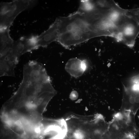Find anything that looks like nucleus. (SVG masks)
<instances>
[{
    "instance_id": "4",
    "label": "nucleus",
    "mask_w": 139,
    "mask_h": 139,
    "mask_svg": "<svg viewBox=\"0 0 139 139\" xmlns=\"http://www.w3.org/2000/svg\"><path fill=\"white\" fill-rule=\"evenodd\" d=\"M120 110L128 111L135 115L139 109V92L126 89Z\"/></svg>"
},
{
    "instance_id": "2",
    "label": "nucleus",
    "mask_w": 139,
    "mask_h": 139,
    "mask_svg": "<svg viewBox=\"0 0 139 139\" xmlns=\"http://www.w3.org/2000/svg\"><path fill=\"white\" fill-rule=\"evenodd\" d=\"M36 1L14 0L0 4V30H10L14 20L21 13L33 7Z\"/></svg>"
},
{
    "instance_id": "7",
    "label": "nucleus",
    "mask_w": 139,
    "mask_h": 139,
    "mask_svg": "<svg viewBox=\"0 0 139 139\" xmlns=\"http://www.w3.org/2000/svg\"><path fill=\"white\" fill-rule=\"evenodd\" d=\"M126 14L132 17L139 24V7L127 10Z\"/></svg>"
},
{
    "instance_id": "6",
    "label": "nucleus",
    "mask_w": 139,
    "mask_h": 139,
    "mask_svg": "<svg viewBox=\"0 0 139 139\" xmlns=\"http://www.w3.org/2000/svg\"><path fill=\"white\" fill-rule=\"evenodd\" d=\"M9 30H0V55L7 52L12 47L14 42L10 36Z\"/></svg>"
},
{
    "instance_id": "3",
    "label": "nucleus",
    "mask_w": 139,
    "mask_h": 139,
    "mask_svg": "<svg viewBox=\"0 0 139 139\" xmlns=\"http://www.w3.org/2000/svg\"><path fill=\"white\" fill-rule=\"evenodd\" d=\"M119 33L120 41L132 48L139 34V24L132 17L126 14L120 26Z\"/></svg>"
},
{
    "instance_id": "1",
    "label": "nucleus",
    "mask_w": 139,
    "mask_h": 139,
    "mask_svg": "<svg viewBox=\"0 0 139 139\" xmlns=\"http://www.w3.org/2000/svg\"><path fill=\"white\" fill-rule=\"evenodd\" d=\"M56 94L51 82L45 76L35 72H26L23 74L18 90L4 106L10 113L41 117L48 103Z\"/></svg>"
},
{
    "instance_id": "5",
    "label": "nucleus",
    "mask_w": 139,
    "mask_h": 139,
    "mask_svg": "<svg viewBox=\"0 0 139 139\" xmlns=\"http://www.w3.org/2000/svg\"><path fill=\"white\" fill-rule=\"evenodd\" d=\"M88 67L85 59L73 58L69 59L66 64L65 69L72 76L77 78L82 76Z\"/></svg>"
}]
</instances>
